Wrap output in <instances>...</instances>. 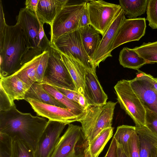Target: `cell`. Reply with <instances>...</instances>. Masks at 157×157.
I'll return each mask as SVG.
<instances>
[{
    "mask_svg": "<svg viewBox=\"0 0 157 157\" xmlns=\"http://www.w3.org/2000/svg\"><path fill=\"white\" fill-rule=\"evenodd\" d=\"M48 64L41 83L77 91L73 80L62 61L59 52L50 44Z\"/></svg>",
    "mask_w": 157,
    "mask_h": 157,
    "instance_id": "8",
    "label": "cell"
},
{
    "mask_svg": "<svg viewBox=\"0 0 157 157\" xmlns=\"http://www.w3.org/2000/svg\"><path fill=\"white\" fill-rule=\"evenodd\" d=\"M42 55L43 53L25 63L14 73L29 87L37 82V68Z\"/></svg>",
    "mask_w": 157,
    "mask_h": 157,
    "instance_id": "23",
    "label": "cell"
},
{
    "mask_svg": "<svg viewBox=\"0 0 157 157\" xmlns=\"http://www.w3.org/2000/svg\"><path fill=\"white\" fill-rule=\"evenodd\" d=\"M104 157H117V142L114 137Z\"/></svg>",
    "mask_w": 157,
    "mask_h": 157,
    "instance_id": "39",
    "label": "cell"
},
{
    "mask_svg": "<svg viewBox=\"0 0 157 157\" xmlns=\"http://www.w3.org/2000/svg\"><path fill=\"white\" fill-rule=\"evenodd\" d=\"M27 98L67 109L64 105L57 101L44 90L42 84L40 82H35L30 87L25 94V99Z\"/></svg>",
    "mask_w": 157,
    "mask_h": 157,
    "instance_id": "25",
    "label": "cell"
},
{
    "mask_svg": "<svg viewBox=\"0 0 157 157\" xmlns=\"http://www.w3.org/2000/svg\"><path fill=\"white\" fill-rule=\"evenodd\" d=\"M151 80L153 88L157 92V78H154L152 76Z\"/></svg>",
    "mask_w": 157,
    "mask_h": 157,
    "instance_id": "43",
    "label": "cell"
},
{
    "mask_svg": "<svg viewBox=\"0 0 157 157\" xmlns=\"http://www.w3.org/2000/svg\"><path fill=\"white\" fill-rule=\"evenodd\" d=\"M119 60L120 64L124 67L138 70L147 64L145 60L133 48L124 47L120 51Z\"/></svg>",
    "mask_w": 157,
    "mask_h": 157,
    "instance_id": "26",
    "label": "cell"
},
{
    "mask_svg": "<svg viewBox=\"0 0 157 157\" xmlns=\"http://www.w3.org/2000/svg\"><path fill=\"white\" fill-rule=\"evenodd\" d=\"M151 157H157V148L154 149L152 152Z\"/></svg>",
    "mask_w": 157,
    "mask_h": 157,
    "instance_id": "44",
    "label": "cell"
},
{
    "mask_svg": "<svg viewBox=\"0 0 157 157\" xmlns=\"http://www.w3.org/2000/svg\"><path fill=\"white\" fill-rule=\"evenodd\" d=\"M44 90L55 99L64 105L66 108L75 114L82 116L85 109L78 102L68 98L54 86L45 83H41Z\"/></svg>",
    "mask_w": 157,
    "mask_h": 157,
    "instance_id": "24",
    "label": "cell"
},
{
    "mask_svg": "<svg viewBox=\"0 0 157 157\" xmlns=\"http://www.w3.org/2000/svg\"><path fill=\"white\" fill-rule=\"evenodd\" d=\"M126 19L122 9L102 36L94 54L92 62L95 69L99 67L101 62L108 57L112 56L111 53L113 42L120 27Z\"/></svg>",
    "mask_w": 157,
    "mask_h": 157,
    "instance_id": "15",
    "label": "cell"
},
{
    "mask_svg": "<svg viewBox=\"0 0 157 157\" xmlns=\"http://www.w3.org/2000/svg\"><path fill=\"white\" fill-rule=\"evenodd\" d=\"M133 49L145 60L147 64L157 63V41L144 43Z\"/></svg>",
    "mask_w": 157,
    "mask_h": 157,
    "instance_id": "30",
    "label": "cell"
},
{
    "mask_svg": "<svg viewBox=\"0 0 157 157\" xmlns=\"http://www.w3.org/2000/svg\"><path fill=\"white\" fill-rule=\"evenodd\" d=\"M12 139L6 134L0 132V157H10Z\"/></svg>",
    "mask_w": 157,
    "mask_h": 157,
    "instance_id": "32",
    "label": "cell"
},
{
    "mask_svg": "<svg viewBox=\"0 0 157 157\" xmlns=\"http://www.w3.org/2000/svg\"><path fill=\"white\" fill-rule=\"evenodd\" d=\"M148 25L153 29H157V0H147L146 10Z\"/></svg>",
    "mask_w": 157,
    "mask_h": 157,
    "instance_id": "31",
    "label": "cell"
},
{
    "mask_svg": "<svg viewBox=\"0 0 157 157\" xmlns=\"http://www.w3.org/2000/svg\"><path fill=\"white\" fill-rule=\"evenodd\" d=\"M125 15L128 19H133L144 14L146 11L147 0H119Z\"/></svg>",
    "mask_w": 157,
    "mask_h": 157,
    "instance_id": "27",
    "label": "cell"
},
{
    "mask_svg": "<svg viewBox=\"0 0 157 157\" xmlns=\"http://www.w3.org/2000/svg\"><path fill=\"white\" fill-rule=\"evenodd\" d=\"M129 146L130 157H140L139 140L136 132L129 139Z\"/></svg>",
    "mask_w": 157,
    "mask_h": 157,
    "instance_id": "36",
    "label": "cell"
},
{
    "mask_svg": "<svg viewBox=\"0 0 157 157\" xmlns=\"http://www.w3.org/2000/svg\"><path fill=\"white\" fill-rule=\"evenodd\" d=\"M29 52L20 26L6 24L0 29V75L6 77L18 71L24 64Z\"/></svg>",
    "mask_w": 157,
    "mask_h": 157,
    "instance_id": "2",
    "label": "cell"
},
{
    "mask_svg": "<svg viewBox=\"0 0 157 157\" xmlns=\"http://www.w3.org/2000/svg\"><path fill=\"white\" fill-rule=\"evenodd\" d=\"M145 18L126 19L120 27L113 42L112 50L124 43L139 40L145 33Z\"/></svg>",
    "mask_w": 157,
    "mask_h": 157,
    "instance_id": "13",
    "label": "cell"
},
{
    "mask_svg": "<svg viewBox=\"0 0 157 157\" xmlns=\"http://www.w3.org/2000/svg\"><path fill=\"white\" fill-rule=\"evenodd\" d=\"M0 85L13 101L25 99L29 88L15 73L4 77L0 75Z\"/></svg>",
    "mask_w": 157,
    "mask_h": 157,
    "instance_id": "18",
    "label": "cell"
},
{
    "mask_svg": "<svg viewBox=\"0 0 157 157\" xmlns=\"http://www.w3.org/2000/svg\"><path fill=\"white\" fill-rule=\"evenodd\" d=\"M16 19L23 31L29 50L25 63L44 52L39 37L40 23L36 14L25 7L20 9Z\"/></svg>",
    "mask_w": 157,
    "mask_h": 157,
    "instance_id": "4",
    "label": "cell"
},
{
    "mask_svg": "<svg viewBox=\"0 0 157 157\" xmlns=\"http://www.w3.org/2000/svg\"><path fill=\"white\" fill-rule=\"evenodd\" d=\"M67 124L48 120L34 150L35 157H51Z\"/></svg>",
    "mask_w": 157,
    "mask_h": 157,
    "instance_id": "12",
    "label": "cell"
},
{
    "mask_svg": "<svg viewBox=\"0 0 157 157\" xmlns=\"http://www.w3.org/2000/svg\"><path fill=\"white\" fill-rule=\"evenodd\" d=\"M39 0H26L25 2V7L34 13L36 15Z\"/></svg>",
    "mask_w": 157,
    "mask_h": 157,
    "instance_id": "40",
    "label": "cell"
},
{
    "mask_svg": "<svg viewBox=\"0 0 157 157\" xmlns=\"http://www.w3.org/2000/svg\"><path fill=\"white\" fill-rule=\"evenodd\" d=\"M114 89L121 107L133 120L135 126H145V109L131 88L129 80L118 81Z\"/></svg>",
    "mask_w": 157,
    "mask_h": 157,
    "instance_id": "5",
    "label": "cell"
},
{
    "mask_svg": "<svg viewBox=\"0 0 157 157\" xmlns=\"http://www.w3.org/2000/svg\"><path fill=\"white\" fill-rule=\"evenodd\" d=\"M90 24L87 4L82 14L79 22V29L84 27Z\"/></svg>",
    "mask_w": 157,
    "mask_h": 157,
    "instance_id": "38",
    "label": "cell"
},
{
    "mask_svg": "<svg viewBox=\"0 0 157 157\" xmlns=\"http://www.w3.org/2000/svg\"><path fill=\"white\" fill-rule=\"evenodd\" d=\"M51 45L59 52L73 59L87 69L96 71L84 48L80 29L61 36Z\"/></svg>",
    "mask_w": 157,
    "mask_h": 157,
    "instance_id": "10",
    "label": "cell"
},
{
    "mask_svg": "<svg viewBox=\"0 0 157 157\" xmlns=\"http://www.w3.org/2000/svg\"><path fill=\"white\" fill-rule=\"evenodd\" d=\"M117 157H128L124 152L121 146L117 142Z\"/></svg>",
    "mask_w": 157,
    "mask_h": 157,
    "instance_id": "42",
    "label": "cell"
},
{
    "mask_svg": "<svg viewBox=\"0 0 157 157\" xmlns=\"http://www.w3.org/2000/svg\"><path fill=\"white\" fill-rule=\"evenodd\" d=\"M68 0H39L36 16L40 24L50 26Z\"/></svg>",
    "mask_w": 157,
    "mask_h": 157,
    "instance_id": "17",
    "label": "cell"
},
{
    "mask_svg": "<svg viewBox=\"0 0 157 157\" xmlns=\"http://www.w3.org/2000/svg\"><path fill=\"white\" fill-rule=\"evenodd\" d=\"M48 123L44 117L19 111L16 106L0 112V132L25 140L34 150Z\"/></svg>",
    "mask_w": 157,
    "mask_h": 157,
    "instance_id": "1",
    "label": "cell"
},
{
    "mask_svg": "<svg viewBox=\"0 0 157 157\" xmlns=\"http://www.w3.org/2000/svg\"><path fill=\"white\" fill-rule=\"evenodd\" d=\"M10 157H35L34 150L26 141L15 137L12 138Z\"/></svg>",
    "mask_w": 157,
    "mask_h": 157,
    "instance_id": "29",
    "label": "cell"
},
{
    "mask_svg": "<svg viewBox=\"0 0 157 157\" xmlns=\"http://www.w3.org/2000/svg\"><path fill=\"white\" fill-rule=\"evenodd\" d=\"M113 130L111 127L102 130L89 144L85 150L84 157H98L112 137Z\"/></svg>",
    "mask_w": 157,
    "mask_h": 157,
    "instance_id": "22",
    "label": "cell"
},
{
    "mask_svg": "<svg viewBox=\"0 0 157 157\" xmlns=\"http://www.w3.org/2000/svg\"><path fill=\"white\" fill-rule=\"evenodd\" d=\"M80 29L84 48L92 61L101 40L99 33L90 25Z\"/></svg>",
    "mask_w": 157,
    "mask_h": 157,
    "instance_id": "21",
    "label": "cell"
},
{
    "mask_svg": "<svg viewBox=\"0 0 157 157\" xmlns=\"http://www.w3.org/2000/svg\"><path fill=\"white\" fill-rule=\"evenodd\" d=\"M54 87L68 98L78 103V96L80 94L78 92L63 88L56 86Z\"/></svg>",
    "mask_w": 157,
    "mask_h": 157,
    "instance_id": "37",
    "label": "cell"
},
{
    "mask_svg": "<svg viewBox=\"0 0 157 157\" xmlns=\"http://www.w3.org/2000/svg\"><path fill=\"white\" fill-rule=\"evenodd\" d=\"M78 98V103L83 108L85 109L89 106L83 95L79 94Z\"/></svg>",
    "mask_w": 157,
    "mask_h": 157,
    "instance_id": "41",
    "label": "cell"
},
{
    "mask_svg": "<svg viewBox=\"0 0 157 157\" xmlns=\"http://www.w3.org/2000/svg\"><path fill=\"white\" fill-rule=\"evenodd\" d=\"M146 110V125L147 128L157 136V116L147 108Z\"/></svg>",
    "mask_w": 157,
    "mask_h": 157,
    "instance_id": "34",
    "label": "cell"
},
{
    "mask_svg": "<svg viewBox=\"0 0 157 157\" xmlns=\"http://www.w3.org/2000/svg\"><path fill=\"white\" fill-rule=\"evenodd\" d=\"M136 76L130 80V86L144 107L157 116V92L153 88L152 76L139 70Z\"/></svg>",
    "mask_w": 157,
    "mask_h": 157,
    "instance_id": "11",
    "label": "cell"
},
{
    "mask_svg": "<svg viewBox=\"0 0 157 157\" xmlns=\"http://www.w3.org/2000/svg\"><path fill=\"white\" fill-rule=\"evenodd\" d=\"M135 132V126L123 125L117 127L113 137L117 142L121 146L128 157H130L129 140L131 135Z\"/></svg>",
    "mask_w": 157,
    "mask_h": 157,
    "instance_id": "28",
    "label": "cell"
},
{
    "mask_svg": "<svg viewBox=\"0 0 157 157\" xmlns=\"http://www.w3.org/2000/svg\"><path fill=\"white\" fill-rule=\"evenodd\" d=\"M87 2L67 3L63 7L50 26V44H53L61 36L80 29V19Z\"/></svg>",
    "mask_w": 157,
    "mask_h": 157,
    "instance_id": "6",
    "label": "cell"
},
{
    "mask_svg": "<svg viewBox=\"0 0 157 157\" xmlns=\"http://www.w3.org/2000/svg\"><path fill=\"white\" fill-rule=\"evenodd\" d=\"M88 146L82 127L69 124L51 157H84Z\"/></svg>",
    "mask_w": 157,
    "mask_h": 157,
    "instance_id": "7",
    "label": "cell"
},
{
    "mask_svg": "<svg viewBox=\"0 0 157 157\" xmlns=\"http://www.w3.org/2000/svg\"><path fill=\"white\" fill-rule=\"evenodd\" d=\"M59 52L61 59L73 80L77 92L83 95L85 76L87 69L72 58Z\"/></svg>",
    "mask_w": 157,
    "mask_h": 157,
    "instance_id": "19",
    "label": "cell"
},
{
    "mask_svg": "<svg viewBox=\"0 0 157 157\" xmlns=\"http://www.w3.org/2000/svg\"><path fill=\"white\" fill-rule=\"evenodd\" d=\"M25 100L29 103L38 115L51 121L68 124L75 121L78 122L82 117L75 114L66 108L43 103L29 98Z\"/></svg>",
    "mask_w": 157,
    "mask_h": 157,
    "instance_id": "14",
    "label": "cell"
},
{
    "mask_svg": "<svg viewBox=\"0 0 157 157\" xmlns=\"http://www.w3.org/2000/svg\"><path fill=\"white\" fill-rule=\"evenodd\" d=\"M117 103L109 101L104 105H89L85 109L78 122L88 145L102 130L112 127Z\"/></svg>",
    "mask_w": 157,
    "mask_h": 157,
    "instance_id": "3",
    "label": "cell"
},
{
    "mask_svg": "<svg viewBox=\"0 0 157 157\" xmlns=\"http://www.w3.org/2000/svg\"><path fill=\"white\" fill-rule=\"evenodd\" d=\"M90 25L102 36L121 11L120 5L102 0L87 2Z\"/></svg>",
    "mask_w": 157,
    "mask_h": 157,
    "instance_id": "9",
    "label": "cell"
},
{
    "mask_svg": "<svg viewBox=\"0 0 157 157\" xmlns=\"http://www.w3.org/2000/svg\"><path fill=\"white\" fill-rule=\"evenodd\" d=\"M136 127V126H135ZM140 157H151V153L157 148V136L146 126L136 127Z\"/></svg>",
    "mask_w": 157,
    "mask_h": 157,
    "instance_id": "20",
    "label": "cell"
},
{
    "mask_svg": "<svg viewBox=\"0 0 157 157\" xmlns=\"http://www.w3.org/2000/svg\"><path fill=\"white\" fill-rule=\"evenodd\" d=\"M83 96L89 105H102L107 102L108 96L98 80L96 71L87 70Z\"/></svg>",
    "mask_w": 157,
    "mask_h": 157,
    "instance_id": "16",
    "label": "cell"
},
{
    "mask_svg": "<svg viewBox=\"0 0 157 157\" xmlns=\"http://www.w3.org/2000/svg\"><path fill=\"white\" fill-rule=\"evenodd\" d=\"M0 112L7 110L15 106L2 87H0Z\"/></svg>",
    "mask_w": 157,
    "mask_h": 157,
    "instance_id": "35",
    "label": "cell"
},
{
    "mask_svg": "<svg viewBox=\"0 0 157 157\" xmlns=\"http://www.w3.org/2000/svg\"><path fill=\"white\" fill-rule=\"evenodd\" d=\"M49 57V53L48 50L43 52L37 68V82L41 83L43 81L48 66Z\"/></svg>",
    "mask_w": 157,
    "mask_h": 157,
    "instance_id": "33",
    "label": "cell"
}]
</instances>
